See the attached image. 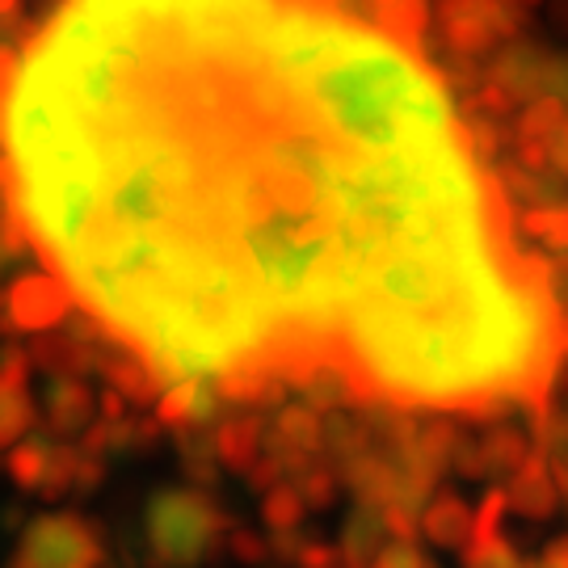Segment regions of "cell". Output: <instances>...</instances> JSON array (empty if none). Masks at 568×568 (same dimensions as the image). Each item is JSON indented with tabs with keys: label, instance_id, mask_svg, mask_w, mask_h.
<instances>
[{
	"label": "cell",
	"instance_id": "1",
	"mask_svg": "<svg viewBox=\"0 0 568 568\" xmlns=\"http://www.w3.org/2000/svg\"><path fill=\"white\" fill-rule=\"evenodd\" d=\"M232 518L206 488H161L143 506V544L152 568H203L227 544Z\"/></svg>",
	"mask_w": 568,
	"mask_h": 568
},
{
	"label": "cell",
	"instance_id": "2",
	"mask_svg": "<svg viewBox=\"0 0 568 568\" xmlns=\"http://www.w3.org/2000/svg\"><path fill=\"white\" fill-rule=\"evenodd\" d=\"M13 568H105V535L81 514H39L21 530Z\"/></svg>",
	"mask_w": 568,
	"mask_h": 568
},
{
	"label": "cell",
	"instance_id": "3",
	"mask_svg": "<svg viewBox=\"0 0 568 568\" xmlns=\"http://www.w3.org/2000/svg\"><path fill=\"white\" fill-rule=\"evenodd\" d=\"M81 464H84V450L77 438H55V434H34V429L4 450V467L18 480V488L39 493L47 501L77 493V485H81Z\"/></svg>",
	"mask_w": 568,
	"mask_h": 568
},
{
	"label": "cell",
	"instance_id": "4",
	"mask_svg": "<svg viewBox=\"0 0 568 568\" xmlns=\"http://www.w3.org/2000/svg\"><path fill=\"white\" fill-rule=\"evenodd\" d=\"M523 21L518 0H447L438 9V30L459 60H485L497 42L518 39Z\"/></svg>",
	"mask_w": 568,
	"mask_h": 568
},
{
	"label": "cell",
	"instance_id": "5",
	"mask_svg": "<svg viewBox=\"0 0 568 568\" xmlns=\"http://www.w3.org/2000/svg\"><path fill=\"white\" fill-rule=\"evenodd\" d=\"M72 316V295L60 274H21L0 286V333H47Z\"/></svg>",
	"mask_w": 568,
	"mask_h": 568
},
{
	"label": "cell",
	"instance_id": "6",
	"mask_svg": "<svg viewBox=\"0 0 568 568\" xmlns=\"http://www.w3.org/2000/svg\"><path fill=\"white\" fill-rule=\"evenodd\" d=\"M262 455L278 464L283 476H295L304 467L325 459V413L312 405H286L278 408L262 434Z\"/></svg>",
	"mask_w": 568,
	"mask_h": 568
},
{
	"label": "cell",
	"instance_id": "7",
	"mask_svg": "<svg viewBox=\"0 0 568 568\" xmlns=\"http://www.w3.org/2000/svg\"><path fill=\"white\" fill-rule=\"evenodd\" d=\"M30 349L21 345H0V455L26 438L39 422V400L30 392Z\"/></svg>",
	"mask_w": 568,
	"mask_h": 568
},
{
	"label": "cell",
	"instance_id": "8",
	"mask_svg": "<svg viewBox=\"0 0 568 568\" xmlns=\"http://www.w3.org/2000/svg\"><path fill=\"white\" fill-rule=\"evenodd\" d=\"M42 408V422L55 438H81L84 429L98 422V392L77 371L47 375L42 396H34Z\"/></svg>",
	"mask_w": 568,
	"mask_h": 568
},
{
	"label": "cell",
	"instance_id": "9",
	"mask_svg": "<svg viewBox=\"0 0 568 568\" xmlns=\"http://www.w3.org/2000/svg\"><path fill=\"white\" fill-rule=\"evenodd\" d=\"M262 434H265V417L257 413H232L224 422L211 426V450L220 467L227 471H248V467L262 459Z\"/></svg>",
	"mask_w": 568,
	"mask_h": 568
},
{
	"label": "cell",
	"instance_id": "10",
	"mask_svg": "<svg viewBox=\"0 0 568 568\" xmlns=\"http://www.w3.org/2000/svg\"><path fill=\"white\" fill-rule=\"evenodd\" d=\"M417 523H422V535H426L429 544H438V548L464 551L471 544V535H476V514L455 493L429 497L426 506H422V514H417Z\"/></svg>",
	"mask_w": 568,
	"mask_h": 568
},
{
	"label": "cell",
	"instance_id": "11",
	"mask_svg": "<svg viewBox=\"0 0 568 568\" xmlns=\"http://www.w3.org/2000/svg\"><path fill=\"white\" fill-rule=\"evenodd\" d=\"M509 501L518 506V514L527 518H551L560 509V488H556V476H551V464L544 450H530V459L514 476H509Z\"/></svg>",
	"mask_w": 568,
	"mask_h": 568
},
{
	"label": "cell",
	"instance_id": "12",
	"mask_svg": "<svg viewBox=\"0 0 568 568\" xmlns=\"http://www.w3.org/2000/svg\"><path fill=\"white\" fill-rule=\"evenodd\" d=\"M527 459H530L527 434H518L514 426L488 429L485 438L476 443V471H480V476H493V480H509Z\"/></svg>",
	"mask_w": 568,
	"mask_h": 568
},
{
	"label": "cell",
	"instance_id": "13",
	"mask_svg": "<svg viewBox=\"0 0 568 568\" xmlns=\"http://www.w3.org/2000/svg\"><path fill=\"white\" fill-rule=\"evenodd\" d=\"M312 514L307 509V501L300 497V488H295V480H274L270 488H262V523L274 535L278 530H300L304 527V518Z\"/></svg>",
	"mask_w": 568,
	"mask_h": 568
},
{
	"label": "cell",
	"instance_id": "14",
	"mask_svg": "<svg viewBox=\"0 0 568 568\" xmlns=\"http://www.w3.org/2000/svg\"><path fill=\"white\" fill-rule=\"evenodd\" d=\"M518 232L530 241L548 244L551 253H568V206H530L527 215L518 220Z\"/></svg>",
	"mask_w": 568,
	"mask_h": 568
},
{
	"label": "cell",
	"instance_id": "15",
	"mask_svg": "<svg viewBox=\"0 0 568 568\" xmlns=\"http://www.w3.org/2000/svg\"><path fill=\"white\" fill-rule=\"evenodd\" d=\"M464 568H523V556L501 530H493V535H471V544L464 548Z\"/></svg>",
	"mask_w": 568,
	"mask_h": 568
},
{
	"label": "cell",
	"instance_id": "16",
	"mask_svg": "<svg viewBox=\"0 0 568 568\" xmlns=\"http://www.w3.org/2000/svg\"><path fill=\"white\" fill-rule=\"evenodd\" d=\"M295 488H300V497L307 501V509H325L337 501L342 476H337V467L312 464V467H304V471H295Z\"/></svg>",
	"mask_w": 568,
	"mask_h": 568
},
{
	"label": "cell",
	"instance_id": "17",
	"mask_svg": "<svg viewBox=\"0 0 568 568\" xmlns=\"http://www.w3.org/2000/svg\"><path fill=\"white\" fill-rule=\"evenodd\" d=\"M426 548L422 539H387L384 548L375 551L371 568H426Z\"/></svg>",
	"mask_w": 568,
	"mask_h": 568
},
{
	"label": "cell",
	"instance_id": "18",
	"mask_svg": "<svg viewBox=\"0 0 568 568\" xmlns=\"http://www.w3.org/2000/svg\"><path fill=\"white\" fill-rule=\"evenodd\" d=\"M224 551H232V560H241V565H265V560H270V548H265L262 535L236 527V523H232V530H227Z\"/></svg>",
	"mask_w": 568,
	"mask_h": 568
},
{
	"label": "cell",
	"instance_id": "19",
	"mask_svg": "<svg viewBox=\"0 0 568 568\" xmlns=\"http://www.w3.org/2000/svg\"><path fill=\"white\" fill-rule=\"evenodd\" d=\"M544 568H568V535H560V539H551L548 551H544V560H539Z\"/></svg>",
	"mask_w": 568,
	"mask_h": 568
},
{
	"label": "cell",
	"instance_id": "20",
	"mask_svg": "<svg viewBox=\"0 0 568 568\" xmlns=\"http://www.w3.org/2000/svg\"><path fill=\"white\" fill-rule=\"evenodd\" d=\"M551 476H556V488H560V506H568V455H551Z\"/></svg>",
	"mask_w": 568,
	"mask_h": 568
},
{
	"label": "cell",
	"instance_id": "21",
	"mask_svg": "<svg viewBox=\"0 0 568 568\" xmlns=\"http://www.w3.org/2000/svg\"><path fill=\"white\" fill-rule=\"evenodd\" d=\"M518 4H523V9H527V4H539V0H518Z\"/></svg>",
	"mask_w": 568,
	"mask_h": 568
},
{
	"label": "cell",
	"instance_id": "22",
	"mask_svg": "<svg viewBox=\"0 0 568 568\" xmlns=\"http://www.w3.org/2000/svg\"><path fill=\"white\" fill-rule=\"evenodd\" d=\"M523 568H544V565H539V560H535V565H527V560H523Z\"/></svg>",
	"mask_w": 568,
	"mask_h": 568
}]
</instances>
